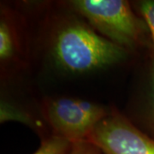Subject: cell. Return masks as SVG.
I'll return each instance as SVG.
<instances>
[{"mask_svg":"<svg viewBox=\"0 0 154 154\" xmlns=\"http://www.w3.org/2000/svg\"><path fill=\"white\" fill-rule=\"evenodd\" d=\"M128 51L96 32L88 22L65 17L56 22L50 38V52L64 71L85 74L126 60Z\"/></svg>","mask_w":154,"mask_h":154,"instance_id":"6da1fadb","label":"cell"},{"mask_svg":"<svg viewBox=\"0 0 154 154\" xmlns=\"http://www.w3.org/2000/svg\"><path fill=\"white\" fill-rule=\"evenodd\" d=\"M69 5L100 35L128 51L150 41L146 22L128 1L74 0Z\"/></svg>","mask_w":154,"mask_h":154,"instance_id":"7a4b0ae2","label":"cell"},{"mask_svg":"<svg viewBox=\"0 0 154 154\" xmlns=\"http://www.w3.org/2000/svg\"><path fill=\"white\" fill-rule=\"evenodd\" d=\"M42 109L53 134L71 143L88 140L97 125L110 113L102 105L67 97L45 99Z\"/></svg>","mask_w":154,"mask_h":154,"instance_id":"3957f363","label":"cell"},{"mask_svg":"<svg viewBox=\"0 0 154 154\" xmlns=\"http://www.w3.org/2000/svg\"><path fill=\"white\" fill-rule=\"evenodd\" d=\"M88 140L104 154H154V139L116 110L99 122Z\"/></svg>","mask_w":154,"mask_h":154,"instance_id":"277c9868","label":"cell"},{"mask_svg":"<svg viewBox=\"0 0 154 154\" xmlns=\"http://www.w3.org/2000/svg\"><path fill=\"white\" fill-rule=\"evenodd\" d=\"M22 55V34L19 21L10 10L2 6L0 16V63L2 72L16 68Z\"/></svg>","mask_w":154,"mask_h":154,"instance_id":"5b68a950","label":"cell"},{"mask_svg":"<svg viewBox=\"0 0 154 154\" xmlns=\"http://www.w3.org/2000/svg\"><path fill=\"white\" fill-rule=\"evenodd\" d=\"M133 7L146 22L149 31V50L154 52V0H140L134 3Z\"/></svg>","mask_w":154,"mask_h":154,"instance_id":"8992f818","label":"cell"},{"mask_svg":"<svg viewBox=\"0 0 154 154\" xmlns=\"http://www.w3.org/2000/svg\"><path fill=\"white\" fill-rule=\"evenodd\" d=\"M150 51L149 63V82L147 99L146 106V121L149 130L152 133L151 136L154 139V52Z\"/></svg>","mask_w":154,"mask_h":154,"instance_id":"52a82bcc","label":"cell"},{"mask_svg":"<svg viewBox=\"0 0 154 154\" xmlns=\"http://www.w3.org/2000/svg\"><path fill=\"white\" fill-rule=\"evenodd\" d=\"M72 143L64 138L52 134L42 140L40 146L33 154H68Z\"/></svg>","mask_w":154,"mask_h":154,"instance_id":"ba28073f","label":"cell"},{"mask_svg":"<svg viewBox=\"0 0 154 154\" xmlns=\"http://www.w3.org/2000/svg\"><path fill=\"white\" fill-rule=\"evenodd\" d=\"M68 154H104L100 149L89 140H82L72 143V146Z\"/></svg>","mask_w":154,"mask_h":154,"instance_id":"9c48e42d","label":"cell"}]
</instances>
